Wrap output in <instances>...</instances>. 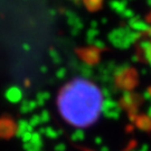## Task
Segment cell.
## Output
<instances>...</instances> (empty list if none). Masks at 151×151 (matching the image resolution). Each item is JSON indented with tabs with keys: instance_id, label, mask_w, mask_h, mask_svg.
Wrapping results in <instances>:
<instances>
[{
	"instance_id": "cell-1",
	"label": "cell",
	"mask_w": 151,
	"mask_h": 151,
	"mask_svg": "<svg viewBox=\"0 0 151 151\" xmlns=\"http://www.w3.org/2000/svg\"><path fill=\"white\" fill-rule=\"evenodd\" d=\"M103 108V94L95 83L86 78L67 82L58 93L57 110L66 123L87 128L95 123Z\"/></svg>"
}]
</instances>
